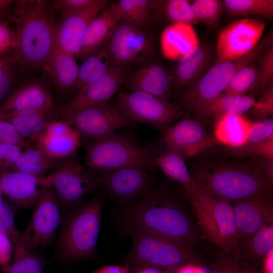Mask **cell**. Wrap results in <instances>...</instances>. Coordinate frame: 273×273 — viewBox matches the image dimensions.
Listing matches in <instances>:
<instances>
[{
    "label": "cell",
    "instance_id": "6da1fadb",
    "mask_svg": "<svg viewBox=\"0 0 273 273\" xmlns=\"http://www.w3.org/2000/svg\"><path fill=\"white\" fill-rule=\"evenodd\" d=\"M17 47L12 54L22 71L43 69L57 38L58 25L53 3L45 0L15 1Z\"/></svg>",
    "mask_w": 273,
    "mask_h": 273
},
{
    "label": "cell",
    "instance_id": "7a4b0ae2",
    "mask_svg": "<svg viewBox=\"0 0 273 273\" xmlns=\"http://www.w3.org/2000/svg\"><path fill=\"white\" fill-rule=\"evenodd\" d=\"M119 223L129 235L143 233L162 236L188 246L195 241L193 226L185 211L160 189L152 188L124 208Z\"/></svg>",
    "mask_w": 273,
    "mask_h": 273
},
{
    "label": "cell",
    "instance_id": "3957f363",
    "mask_svg": "<svg viewBox=\"0 0 273 273\" xmlns=\"http://www.w3.org/2000/svg\"><path fill=\"white\" fill-rule=\"evenodd\" d=\"M191 174L210 196L233 204L271 192V183L259 164L246 161L224 160L199 164Z\"/></svg>",
    "mask_w": 273,
    "mask_h": 273
},
{
    "label": "cell",
    "instance_id": "277c9868",
    "mask_svg": "<svg viewBox=\"0 0 273 273\" xmlns=\"http://www.w3.org/2000/svg\"><path fill=\"white\" fill-rule=\"evenodd\" d=\"M103 204V199L97 197L75 206L64 215L57 246L62 259L80 260L95 254Z\"/></svg>",
    "mask_w": 273,
    "mask_h": 273
},
{
    "label": "cell",
    "instance_id": "5b68a950",
    "mask_svg": "<svg viewBox=\"0 0 273 273\" xmlns=\"http://www.w3.org/2000/svg\"><path fill=\"white\" fill-rule=\"evenodd\" d=\"M183 188L206 236L224 252L239 258L240 251L233 205L210 196L193 178Z\"/></svg>",
    "mask_w": 273,
    "mask_h": 273
},
{
    "label": "cell",
    "instance_id": "8992f818",
    "mask_svg": "<svg viewBox=\"0 0 273 273\" xmlns=\"http://www.w3.org/2000/svg\"><path fill=\"white\" fill-rule=\"evenodd\" d=\"M85 161L93 172H104L128 167L151 170L155 157L149 148L141 144L128 132L115 133L89 141L86 146Z\"/></svg>",
    "mask_w": 273,
    "mask_h": 273
},
{
    "label": "cell",
    "instance_id": "52a82bcc",
    "mask_svg": "<svg viewBox=\"0 0 273 273\" xmlns=\"http://www.w3.org/2000/svg\"><path fill=\"white\" fill-rule=\"evenodd\" d=\"M132 246L127 259V267L136 270L147 267L160 269L164 273H173L188 264H199L190 247L157 235L133 233Z\"/></svg>",
    "mask_w": 273,
    "mask_h": 273
},
{
    "label": "cell",
    "instance_id": "ba28073f",
    "mask_svg": "<svg viewBox=\"0 0 273 273\" xmlns=\"http://www.w3.org/2000/svg\"><path fill=\"white\" fill-rule=\"evenodd\" d=\"M273 46V31L270 30L256 46L241 58L214 64L196 83L188 87L183 96L185 107L197 115L202 108L225 90L235 74L254 63Z\"/></svg>",
    "mask_w": 273,
    "mask_h": 273
},
{
    "label": "cell",
    "instance_id": "9c48e42d",
    "mask_svg": "<svg viewBox=\"0 0 273 273\" xmlns=\"http://www.w3.org/2000/svg\"><path fill=\"white\" fill-rule=\"evenodd\" d=\"M116 105L133 122L150 123L163 130L183 115L167 98L139 90L119 92Z\"/></svg>",
    "mask_w": 273,
    "mask_h": 273
},
{
    "label": "cell",
    "instance_id": "30bf717a",
    "mask_svg": "<svg viewBox=\"0 0 273 273\" xmlns=\"http://www.w3.org/2000/svg\"><path fill=\"white\" fill-rule=\"evenodd\" d=\"M52 187L61 208L73 207L99 186L96 175L73 156L61 161L55 171Z\"/></svg>",
    "mask_w": 273,
    "mask_h": 273
},
{
    "label": "cell",
    "instance_id": "8fae6325",
    "mask_svg": "<svg viewBox=\"0 0 273 273\" xmlns=\"http://www.w3.org/2000/svg\"><path fill=\"white\" fill-rule=\"evenodd\" d=\"M34 208L31 218L21 234L23 246L30 252L49 245L61 221V208L52 186L44 192Z\"/></svg>",
    "mask_w": 273,
    "mask_h": 273
},
{
    "label": "cell",
    "instance_id": "7c38bea8",
    "mask_svg": "<svg viewBox=\"0 0 273 273\" xmlns=\"http://www.w3.org/2000/svg\"><path fill=\"white\" fill-rule=\"evenodd\" d=\"M266 25L253 18L236 20L219 32L215 64L238 59L253 50L261 39Z\"/></svg>",
    "mask_w": 273,
    "mask_h": 273
},
{
    "label": "cell",
    "instance_id": "4fadbf2b",
    "mask_svg": "<svg viewBox=\"0 0 273 273\" xmlns=\"http://www.w3.org/2000/svg\"><path fill=\"white\" fill-rule=\"evenodd\" d=\"M67 120L81 138L90 141L112 135L134 123L116 105L108 102L84 110Z\"/></svg>",
    "mask_w": 273,
    "mask_h": 273
},
{
    "label": "cell",
    "instance_id": "5bb4252c",
    "mask_svg": "<svg viewBox=\"0 0 273 273\" xmlns=\"http://www.w3.org/2000/svg\"><path fill=\"white\" fill-rule=\"evenodd\" d=\"M111 66L122 67L149 60L153 43L145 30L124 22L117 24L107 43Z\"/></svg>",
    "mask_w": 273,
    "mask_h": 273
},
{
    "label": "cell",
    "instance_id": "9a60e30c",
    "mask_svg": "<svg viewBox=\"0 0 273 273\" xmlns=\"http://www.w3.org/2000/svg\"><path fill=\"white\" fill-rule=\"evenodd\" d=\"M95 174L99 186L113 201L121 204L139 199L152 188L150 170L144 168L124 167Z\"/></svg>",
    "mask_w": 273,
    "mask_h": 273
},
{
    "label": "cell",
    "instance_id": "2e32d148",
    "mask_svg": "<svg viewBox=\"0 0 273 273\" xmlns=\"http://www.w3.org/2000/svg\"><path fill=\"white\" fill-rule=\"evenodd\" d=\"M55 172L36 175L16 171H0L3 195L23 208H34L44 192L52 186Z\"/></svg>",
    "mask_w": 273,
    "mask_h": 273
},
{
    "label": "cell",
    "instance_id": "e0dca14e",
    "mask_svg": "<svg viewBox=\"0 0 273 273\" xmlns=\"http://www.w3.org/2000/svg\"><path fill=\"white\" fill-rule=\"evenodd\" d=\"M122 68L110 66L102 77L84 87L77 96L59 108L64 119L69 120L78 113L107 103L116 94L125 78Z\"/></svg>",
    "mask_w": 273,
    "mask_h": 273
},
{
    "label": "cell",
    "instance_id": "ac0fdd59",
    "mask_svg": "<svg viewBox=\"0 0 273 273\" xmlns=\"http://www.w3.org/2000/svg\"><path fill=\"white\" fill-rule=\"evenodd\" d=\"M163 138L166 150L175 153L184 159L218 143L199 122L191 119L180 120L163 130Z\"/></svg>",
    "mask_w": 273,
    "mask_h": 273
},
{
    "label": "cell",
    "instance_id": "d6986e66",
    "mask_svg": "<svg viewBox=\"0 0 273 273\" xmlns=\"http://www.w3.org/2000/svg\"><path fill=\"white\" fill-rule=\"evenodd\" d=\"M233 205L239 241L250 237L272 222L271 192L242 200Z\"/></svg>",
    "mask_w": 273,
    "mask_h": 273
},
{
    "label": "cell",
    "instance_id": "ffe728a7",
    "mask_svg": "<svg viewBox=\"0 0 273 273\" xmlns=\"http://www.w3.org/2000/svg\"><path fill=\"white\" fill-rule=\"evenodd\" d=\"M102 0L98 5L81 11L62 14L57 41L65 51L78 58L86 29L90 22L110 2Z\"/></svg>",
    "mask_w": 273,
    "mask_h": 273
},
{
    "label": "cell",
    "instance_id": "44dd1931",
    "mask_svg": "<svg viewBox=\"0 0 273 273\" xmlns=\"http://www.w3.org/2000/svg\"><path fill=\"white\" fill-rule=\"evenodd\" d=\"M122 18L117 3H110L89 23L78 58L83 62L106 44Z\"/></svg>",
    "mask_w": 273,
    "mask_h": 273
},
{
    "label": "cell",
    "instance_id": "7402d4cb",
    "mask_svg": "<svg viewBox=\"0 0 273 273\" xmlns=\"http://www.w3.org/2000/svg\"><path fill=\"white\" fill-rule=\"evenodd\" d=\"M48 89L39 82L23 84L9 94L0 104V114L28 110H53L55 109Z\"/></svg>",
    "mask_w": 273,
    "mask_h": 273
},
{
    "label": "cell",
    "instance_id": "603a6c76",
    "mask_svg": "<svg viewBox=\"0 0 273 273\" xmlns=\"http://www.w3.org/2000/svg\"><path fill=\"white\" fill-rule=\"evenodd\" d=\"M161 48L163 56L179 61L192 53L200 45L193 26L183 23H171L162 31Z\"/></svg>",
    "mask_w": 273,
    "mask_h": 273
},
{
    "label": "cell",
    "instance_id": "cb8c5ba5",
    "mask_svg": "<svg viewBox=\"0 0 273 273\" xmlns=\"http://www.w3.org/2000/svg\"><path fill=\"white\" fill-rule=\"evenodd\" d=\"M79 68L75 57L61 48L57 38L44 69L58 90L64 92L72 89Z\"/></svg>",
    "mask_w": 273,
    "mask_h": 273
},
{
    "label": "cell",
    "instance_id": "d4e9b609",
    "mask_svg": "<svg viewBox=\"0 0 273 273\" xmlns=\"http://www.w3.org/2000/svg\"><path fill=\"white\" fill-rule=\"evenodd\" d=\"M131 90H139L167 99L172 80L165 68L152 64L141 68L128 80Z\"/></svg>",
    "mask_w": 273,
    "mask_h": 273
},
{
    "label": "cell",
    "instance_id": "484cf974",
    "mask_svg": "<svg viewBox=\"0 0 273 273\" xmlns=\"http://www.w3.org/2000/svg\"><path fill=\"white\" fill-rule=\"evenodd\" d=\"M212 52L207 44H200L191 54L178 61L175 71L178 86L189 87L198 81L210 65Z\"/></svg>",
    "mask_w": 273,
    "mask_h": 273
},
{
    "label": "cell",
    "instance_id": "4316f807",
    "mask_svg": "<svg viewBox=\"0 0 273 273\" xmlns=\"http://www.w3.org/2000/svg\"><path fill=\"white\" fill-rule=\"evenodd\" d=\"M256 101L251 95L222 93L200 110L198 116L216 120L224 115H242L252 108Z\"/></svg>",
    "mask_w": 273,
    "mask_h": 273
},
{
    "label": "cell",
    "instance_id": "83f0119b",
    "mask_svg": "<svg viewBox=\"0 0 273 273\" xmlns=\"http://www.w3.org/2000/svg\"><path fill=\"white\" fill-rule=\"evenodd\" d=\"M81 139L74 128L66 134L50 136L40 133L32 142L50 157L62 160L73 156L81 145Z\"/></svg>",
    "mask_w": 273,
    "mask_h": 273
},
{
    "label": "cell",
    "instance_id": "f1b7e54d",
    "mask_svg": "<svg viewBox=\"0 0 273 273\" xmlns=\"http://www.w3.org/2000/svg\"><path fill=\"white\" fill-rule=\"evenodd\" d=\"M53 110H28L0 114V119L11 123L24 138L31 141L44 129L47 123L52 120L49 117Z\"/></svg>",
    "mask_w": 273,
    "mask_h": 273
},
{
    "label": "cell",
    "instance_id": "f546056e",
    "mask_svg": "<svg viewBox=\"0 0 273 273\" xmlns=\"http://www.w3.org/2000/svg\"><path fill=\"white\" fill-rule=\"evenodd\" d=\"M252 122L242 115H224L216 120L214 138L220 143L237 148L247 143Z\"/></svg>",
    "mask_w": 273,
    "mask_h": 273
},
{
    "label": "cell",
    "instance_id": "4dcf8cb0",
    "mask_svg": "<svg viewBox=\"0 0 273 273\" xmlns=\"http://www.w3.org/2000/svg\"><path fill=\"white\" fill-rule=\"evenodd\" d=\"M165 1L120 0L117 3L124 22L145 30L151 24L154 10L164 6Z\"/></svg>",
    "mask_w": 273,
    "mask_h": 273
},
{
    "label": "cell",
    "instance_id": "1f68e13d",
    "mask_svg": "<svg viewBox=\"0 0 273 273\" xmlns=\"http://www.w3.org/2000/svg\"><path fill=\"white\" fill-rule=\"evenodd\" d=\"M107 43L94 54L89 56L79 67L72 90L77 93L86 86L104 76L110 67Z\"/></svg>",
    "mask_w": 273,
    "mask_h": 273
},
{
    "label": "cell",
    "instance_id": "d6a6232c",
    "mask_svg": "<svg viewBox=\"0 0 273 273\" xmlns=\"http://www.w3.org/2000/svg\"><path fill=\"white\" fill-rule=\"evenodd\" d=\"M61 161L50 157L33 145L23 151L12 171L44 175L57 168Z\"/></svg>",
    "mask_w": 273,
    "mask_h": 273
},
{
    "label": "cell",
    "instance_id": "836d02e7",
    "mask_svg": "<svg viewBox=\"0 0 273 273\" xmlns=\"http://www.w3.org/2000/svg\"><path fill=\"white\" fill-rule=\"evenodd\" d=\"M244 240L246 256L254 262L263 261L273 252V223L265 225Z\"/></svg>",
    "mask_w": 273,
    "mask_h": 273
},
{
    "label": "cell",
    "instance_id": "e575fe53",
    "mask_svg": "<svg viewBox=\"0 0 273 273\" xmlns=\"http://www.w3.org/2000/svg\"><path fill=\"white\" fill-rule=\"evenodd\" d=\"M223 3L233 17L253 15L270 19L273 16L272 0H224Z\"/></svg>",
    "mask_w": 273,
    "mask_h": 273
},
{
    "label": "cell",
    "instance_id": "d590c367",
    "mask_svg": "<svg viewBox=\"0 0 273 273\" xmlns=\"http://www.w3.org/2000/svg\"><path fill=\"white\" fill-rule=\"evenodd\" d=\"M154 162L155 166L159 167L170 178L178 182L182 187L193 178L184 159L175 153L166 150L163 154L156 156Z\"/></svg>",
    "mask_w": 273,
    "mask_h": 273
},
{
    "label": "cell",
    "instance_id": "8d00e7d4",
    "mask_svg": "<svg viewBox=\"0 0 273 273\" xmlns=\"http://www.w3.org/2000/svg\"><path fill=\"white\" fill-rule=\"evenodd\" d=\"M0 231L5 233L10 239L14 254V260H16L30 251L23 246L21 234L18 231L15 222L14 213L10 204L3 201L0 206Z\"/></svg>",
    "mask_w": 273,
    "mask_h": 273
},
{
    "label": "cell",
    "instance_id": "74e56055",
    "mask_svg": "<svg viewBox=\"0 0 273 273\" xmlns=\"http://www.w3.org/2000/svg\"><path fill=\"white\" fill-rule=\"evenodd\" d=\"M258 68L253 63L238 71L232 78L224 93L244 95L254 87L258 79Z\"/></svg>",
    "mask_w": 273,
    "mask_h": 273
},
{
    "label": "cell",
    "instance_id": "f35d334b",
    "mask_svg": "<svg viewBox=\"0 0 273 273\" xmlns=\"http://www.w3.org/2000/svg\"><path fill=\"white\" fill-rule=\"evenodd\" d=\"M191 6L199 22L211 28L218 25L223 8V1L196 0L191 3Z\"/></svg>",
    "mask_w": 273,
    "mask_h": 273
},
{
    "label": "cell",
    "instance_id": "ab89813d",
    "mask_svg": "<svg viewBox=\"0 0 273 273\" xmlns=\"http://www.w3.org/2000/svg\"><path fill=\"white\" fill-rule=\"evenodd\" d=\"M164 10L166 17L172 23H183L193 26L200 22L194 13L189 1H166Z\"/></svg>",
    "mask_w": 273,
    "mask_h": 273
},
{
    "label": "cell",
    "instance_id": "60d3db41",
    "mask_svg": "<svg viewBox=\"0 0 273 273\" xmlns=\"http://www.w3.org/2000/svg\"><path fill=\"white\" fill-rule=\"evenodd\" d=\"M2 269L3 273H45V262L40 256L30 252Z\"/></svg>",
    "mask_w": 273,
    "mask_h": 273
},
{
    "label": "cell",
    "instance_id": "b9f144b4",
    "mask_svg": "<svg viewBox=\"0 0 273 273\" xmlns=\"http://www.w3.org/2000/svg\"><path fill=\"white\" fill-rule=\"evenodd\" d=\"M259 67L257 82L252 90L256 92L265 89L273 80V46L258 58Z\"/></svg>",
    "mask_w": 273,
    "mask_h": 273
},
{
    "label": "cell",
    "instance_id": "7bdbcfd3",
    "mask_svg": "<svg viewBox=\"0 0 273 273\" xmlns=\"http://www.w3.org/2000/svg\"><path fill=\"white\" fill-rule=\"evenodd\" d=\"M229 153L238 157L255 155L260 158H273V138L262 143L232 148Z\"/></svg>",
    "mask_w": 273,
    "mask_h": 273
},
{
    "label": "cell",
    "instance_id": "ee69618b",
    "mask_svg": "<svg viewBox=\"0 0 273 273\" xmlns=\"http://www.w3.org/2000/svg\"><path fill=\"white\" fill-rule=\"evenodd\" d=\"M271 138H273V120L264 118L251 123L247 141L245 145L262 143Z\"/></svg>",
    "mask_w": 273,
    "mask_h": 273
},
{
    "label": "cell",
    "instance_id": "f6af8a7d",
    "mask_svg": "<svg viewBox=\"0 0 273 273\" xmlns=\"http://www.w3.org/2000/svg\"><path fill=\"white\" fill-rule=\"evenodd\" d=\"M22 149L16 145L0 143V171H12L23 152Z\"/></svg>",
    "mask_w": 273,
    "mask_h": 273
},
{
    "label": "cell",
    "instance_id": "bcb514c9",
    "mask_svg": "<svg viewBox=\"0 0 273 273\" xmlns=\"http://www.w3.org/2000/svg\"><path fill=\"white\" fill-rule=\"evenodd\" d=\"M17 47L16 30L5 19L0 20V57L12 54Z\"/></svg>",
    "mask_w": 273,
    "mask_h": 273
},
{
    "label": "cell",
    "instance_id": "7dc6e473",
    "mask_svg": "<svg viewBox=\"0 0 273 273\" xmlns=\"http://www.w3.org/2000/svg\"><path fill=\"white\" fill-rule=\"evenodd\" d=\"M273 83L270 82L258 102L255 103L251 113L254 116L260 118H266L272 115L273 112Z\"/></svg>",
    "mask_w": 273,
    "mask_h": 273
},
{
    "label": "cell",
    "instance_id": "c3c4849f",
    "mask_svg": "<svg viewBox=\"0 0 273 273\" xmlns=\"http://www.w3.org/2000/svg\"><path fill=\"white\" fill-rule=\"evenodd\" d=\"M0 143L13 144L26 149L29 147L26 139L10 122L0 119Z\"/></svg>",
    "mask_w": 273,
    "mask_h": 273
},
{
    "label": "cell",
    "instance_id": "681fc988",
    "mask_svg": "<svg viewBox=\"0 0 273 273\" xmlns=\"http://www.w3.org/2000/svg\"><path fill=\"white\" fill-rule=\"evenodd\" d=\"M212 271L213 273H244L238 258L224 252L216 258Z\"/></svg>",
    "mask_w": 273,
    "mask_h": 273
},
{
    "label": "cell",
    "instance_id": "f907efd6",
    "mask_svg": "<svg viewBox=\"0 0 273 273\" xmlns=\"http://www.w3.org/2000/svg\"><path fill=\"white\" fill-rule=\"evenodd\" d=\"M102 0H57L53 5L62 14L83 10L99 4Z\"/></svg>",
    "mask_w": 273,
    "mask_h": 273
},
{
    "label": "cell",
    "instance_id": "816d5d0a",
    "mask_svg": "<svg viewBox=\"0 0 273 273\" xmlns=\"http://www.w3.org/2000/svg\"><path fill=\"white\" fill-rule=\"evenodd\" d=\"M13 251V245L9 237L0 231V267L2 268L10 264Z\"/></svg>",
    "mask_w": 273,
    "mask_h": 273
},
{
    "label": "cell",
    "instance_id": "f5cc1de1",
    "mask_svg": "<svg viewBox=\"0 0 273 273\" xmlns=\"http://www.w3.org/2000/svg\"><path fill=\"white\" fill-rule=\"evenodd\" d=\"M13 74L11 71L0 77V103L6 99L9 94L13 83Z\"/></svg>",
    "mask_w": 273,
    "mask_h": 273
},
{
    "label": "cell",
    "instance_id": "db71d44e",
    "mask_svg": "<svg viewBox=\"0 0 273 273\" xmlns=\"http://www.w3.org/2000/svg\"><path fill=\"white\" fill-rule=\"evenodd\" d=\"M16 65V61L12 54L0 57V77L11 71Z\"/></svg>",
    "mask_w": 273,
    "mask_h": 273
},
{
    "label": "cell",
    "instance_id": "11a10c76",
    "mask_svg": "<svg viewBox=\"0 0 273 273\" xmlns=\"http://www.w3.org/2000/svg\"><path fill=\"white\" fill-rule=\"evenodd\" d=\"M260 164L265 176L271 183H272L273 159L261 158Z\"/></svg>",
    "mask_w": 273,
    "mask_h": 273
},
{
    "label": "cell",
    "instance_id": "9f6ffc18",
    "mask_svg": "<svg viewBox=\"0 0 273 273\" xmlns=\"http://www.w3.org/2000/svg\"><path fill=\"white\" fill-rule=\"evenodd\" d=\"M173 273H213V271L199 267V265L191 264L178 268Z\"/></svg>",
    "mask_w": 273,
    "mask_h": 273
},
{
    "label": "cell",
    "instance_id": "6f0895ef",
    "mask_svg": "<svg viewBox=\"0 0 273 273\" xmlns=\"http://www.w3.org/2000/svg\"><path fill=\"white\" fill-rule=\"evenodd\" d=\"M87 273H130L127 266L109 265Z\"/></svg>",
    "mask_w": 273,
    "mask_h": 273
},
{
    "label": "cell",
    "instance_id": "680465c9",
    "mask_svg": "<svg viewBox=\"0 0 273 273\" xmlns=\"http://www.w3.org/2000/svg\"><path fill=\"white\" fill-rule=\"evenodd\" d=\"M273 254L272 252L264 258L263 262V273H273Z\"/></svg>",
    "mask_w": 273,
    "mask_h": 273
},
{
    "label": "cell",
    "instance_id": "91938a15",
    "mask_svg": "<svg viewBox=\"0 0 273 273\" xmlns=\"http://www.w3.org/2000/svg\"><path fill=\"white\" fill-rule=\"evenodd\" d=\"M14 1L11 0H0V14H7Z\"/></svg>",
    "mask_w": 273,
    "mask_h": 273
},
{
    "label": "cell",
    "instance_id": "94428289",
    "mask_svg": "<svg viewBox=\"0 0 273 273\" xmlns=\"http://www.w3.org/2000/svg\"><path fill=\"white\" fill-rule=\"evenodd\" d=\"M134 273H164L163 271L152 267H147L138 269Z\"/></svg>",
    "mask_w": 273,
    "mask_h": 273
},
{
    "label": "cell",
    "instance_id": "6125c7cd",
    "mask_svg": "<svg viewBox=\"0 0 273 273\" xmlns=\"http://www.w3.org/2000/svg\"><path fill=\"white\" fill-rule=\"evenodd\" d=\"M244 273H260L253 267L249 266L247 268L243 269Z\"/></svg>",
    "mask_w": 273,
    "mask_h": 273
},
{
    "label": "cell",
    "instance_id": "be15d7a7",
    "mask_svg": "<svg viewBox=\"0 0 273 273\" xmlns=\"http://www.w3.org/2000/svg\"><path fill=\"white\" fill-rule=\"evenodd\" d=\"M3 195L2 192L1 188H0V205L2 204V203H3V202L4 201L3 200V197H2Z\"/></svg>",
    "mask_w": 273,
    "mask_h": 273
},
{
    "label": "cell",
    "instance_id": "e7e4bbea",
    "mask_svg": "<svg viewBox=\"0 0 273 273\" xmlns=\"http://www.w3.org/2000/svg\"><path fill=\"white\" fill-rule=\"evenodd\" d=\"M6 14H0V20L5 19Z\"/></svg>",
    "mask_w": 273,
    "mask_h": 273
}]
</instances>
